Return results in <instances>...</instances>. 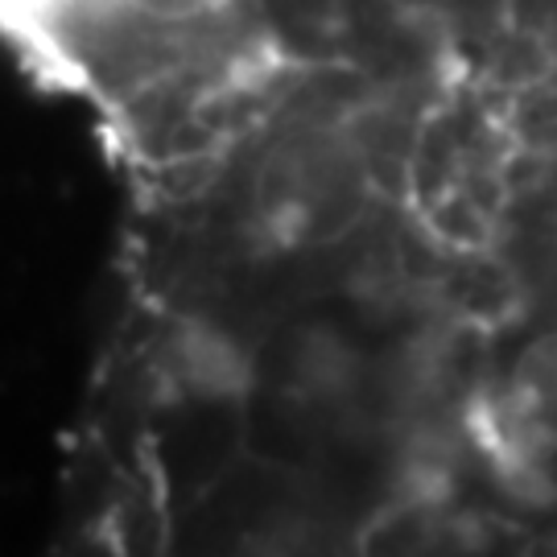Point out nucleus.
<instances>
[{"mask_svg":"<svg viewBox=\"0 0 557 557\" xmlns=\"http://www.w3.org/2000/svg\"><path fill=\"white\" fill-rule=\"evenodd\" d=\"M496 418V434L508 430L524 446L557 450V322L524 338L508 359Z\"/></svg>","mask_w":557,"mask_h":557,"instance_id":"obj_1","label":"nucleus"}]
</instances>
